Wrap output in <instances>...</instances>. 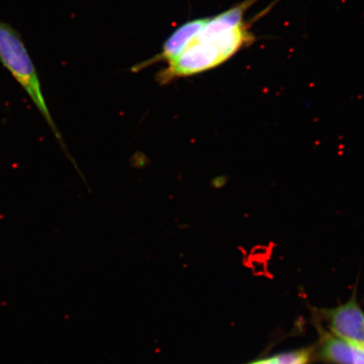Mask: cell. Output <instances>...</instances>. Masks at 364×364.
Here are the masks:
<instances>
[{
  "label": "cell",
  "mask_w": 364,
  "mask_h": 364,
  "mask_svg": "<svg viewBox=\"0 0 364 364\" xmlns=\"http://www.w3.org/2000/svg\"><path fill=\"white\" fill-rule=\"evenodd\" d=\"M321 357L334 364H354V348L347 341L328 333H323Z\"/></svg>",
  "instance_id": "5"
},
{
  "label": "cell",
  "mask_w": 364,
  "mask_h": 364,
  "mask_svg": "<svg viewBox=\"0 0 364 364\" xmlns=\"http://www.w3.org/2000/svg\"><path fill=\"white\" fill-rule=\"evenodd\" d=\"M325 313L331 329L336 336L355 348L364 350V313L356 298Z\"/></svg>",
  "instance_id": "3"
},
{
  "label": "cell",
  "mask_w": 364,
  "mask_h": 364,
  "mask_svg": "<svg viewBox=\"0 0 364 364\" xmlns=\"http://www.w3.org/2000/svg\"><path fill=\"white\" fill-rule=\"evenodd\" d=\"M354 364H364V351L354 348Z\"/></svg>",
  "instance_id": "7"
},
{
  "label": "cell",
  "mask_w": 364,
  "mask_h": 364,
  "mask_svg": "<svg viewBox=\"0 0 364 364\" xmlns=\"http://www.w3.org/2000/svg\"><path fill=\"white\" fill-rule=\"evenodd\" d=\"M208 18L193 20L185 23L173 33L164 43L162 51L146 61L138 63L132 68L134 72H139L159 63H169L180 55L192 42L203 27L206 24Z\"/></svg>",
  "instance_id": "4"
},
{
  "label": "cell",
  "mask_w": 364,
  "mask_h": 364,
  "mask_svg": "<svg viewBox=\"0 0 364 364\" xmlns=\"http://www.w3.org/2000/svg\"><path fill=\"white\" fill-rule=\"evenodd\" d=\"M253 40L248 26L235 28L209 36H196L175 60L158 73L156 80L161 85L186 77L201 74L220 65L245 45Z\"/></svg>",
  "instance_id": "1"
},
{
  "label": "cell",
  "mask_w": 364,
  "mask_h": 364,
  "mask_svg": "<svg viewBox=\"0 0 364 364\" xmlns=\"http://www.w3.org/2000/svg\"><path fill=\"white\" fill-rule=\"evenodd\" d=\"M363 351H364V350H363Z\"/></svg>",
  "instance_id": "9"
},
{
  "label": "cell",
  "mask_w": 364,
  "mask_h": 364,
  "mask_svg": "<svg viewBox=\"0 0 364 364\" xmlns=\"http://www.w3.org/2000/svg\"><path fill=\"white\" fill-rule=\"evenodd\" d=\"M277 364H308L311 359V351L300 350V351L282 354L275 358Z\"/></svg>",
  "instance_id": "6"
},
{
  "label": "cell",
  "mask_w": 364,
  "mask_h": 364,
  "mask_svg": "<svg viewBox=\"0 0 364 364\" xmlns=\"http://www.w3.org/2000/svg\"><path fill=\"white\" fill-rule=\"evenodd\" d=\"M0 62L11 73L21 87L58 136V131L43 97L38 70L21 34L8 22L0 20Z\"/></svg>",
  "instance_id": "2"
},
{
  "label": "cell",
  "mask_w": 364,
  "mask_h": 364,
  "mask_svg": "<svg viewBox=\"0 0 364 364\" xmlns=\"http://www.w3.org/2000/svg\"><path fill=\"white\" fill-rule=\"evenodd\" d=\"M252 364H277L276 358L266 359V360L258 361Z\"/></svg>",
  "instance_id": "8"
}]
</instances>
